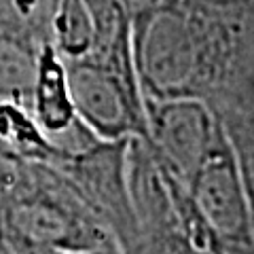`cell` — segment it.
<instances>
[{"label":"cell","instance_id":"obj_1","mask_svg":"<svg viewBox=\"0 0 254 254\" xmlns=\"http://www.w3.org/2000/svg\"><path fill=\"white\" fill-rule=\"evenodd\" d=\"M252 11L254 0H161L131 17L142 95L212 102L237 64Z\"/></svg>","mask_w":254,"mask_h":254},{"label":"cell","instance_id":"obj_2","mask_svg":"<svg viewBox=\"0 0 254 254\" xmlns=\"http://www.w3.org/2000/svg\"><path fill=\"white\" fill-rule=\"evenodd\" d=\"M0 237L13 252L91 250L121 254L81 193L51 163L0 157Z\"/></svg>","mask_w":254,"mask_h":254},{"label":"cell","instance_id":"obj_3","mask_svg":"<svg viewBox=\"0 0 254 254\" xmlns=\"http://www.w3.org/2000/svg\"><path fill=\"white\" fill-rule=\"evenodd\" d=\"M70 93L78 119L102 140H148L144 95L136 70L100 60L66 64Z\"/></svg>","mask_w":254,"mask_h":254},{"label":"cell","instance_id":"obj_4","mask_svg":"<svg viewBox=\"0 0 254 254\" xmlns=\"http://www.w3.org/2000/svg\"><path fill=\"white\" fill-rule=\"evenodd\" d=\"M129 140L95 138L83 148L55 153L51 161V165L72 182L91 212L110 231L121 254L136 235L125 178V155Z\"/></svg>","mask_w":254,"mask_h":254},{"label":"cell","instance_id":"obj_5","mask_svg":"<svg viewBox=\"0 0 254 254\" xmlns=\"http://www.w3.org/2000/svg\"><path fill=\"white\" fill-rule=\"evenodd\" d=\"M185 187L227 252L254 244L248 197L227 131L214 142Z\"/></svg>","mask_w":254,"mask_h":254},{"label":"cell","instance_id":"obj_6","mask_svg":"<svg viewBox=\"0 0 254 254\" xmlns=\"http://www.w3.org/2000/svg\"><path fill=\"white\" fill-rule=\"evenodd\" d=\"M148 142L155 155L182 185L199 168L225 125L203 100H148L144 98Z\"/></svg>","mask_w":254,"mask_h":254},{"label":"cell","instance_id":"obj_7","mask_svg":"<svg viewBox=\"0 0 254 254\" xmlns=\"http://www.w3.org/2000/svg\"><path fill=\"white\" fill-rule=\"evenodd\" d=\"M208 104L225 125L235 150L254 231V21L248 26L240 58L227 85Z\"/></svg>","mask_w":254,"mask_h":254},{"label":"cell","instance_id":"obj_8","mask_svg":"<svg viewBox=\"0 0 254 254\" xmlns=\"http://www.w3.org/2000/svg\"><path fill=\"white\" fill-rule=\"evenodd\" d=\"M30 113L49 138L66 131L78 119L70 93L66 64L51 43H45L38 55V68L30 95Z\"/></svg>","mask_w":254,"mask_h":254},{"label":"cell","instance_id":"obj_9","mask_svg":"<svg viewBox=\"0 0 254 254\" xmlns=\"http://www.w3.org/2000/svg\"><path fill=\"white\" fill-rule=\"evenodd\" d=\"M45 43L30 32L0 30V102H15L30 110L38 55Z\"/></svg>","mask_w":254,"mask_h":254},{"label":"cell","instance_id":"obj_10","mask_svg":"<svg viewBox=\"0 0 254 254\" xmlns=\"http://www.w3.org/2000/svg\"><path fill=\"white\" fill-rule=\"evenodd\" d=\"M0 157L51 163L55 146L32 113L15 102H0Z\"/></svg>","mask_w":254,"mask_h":254},{"label":"cell","instance_id":"obj_11","mask_svg":"<svg viewBox=\"0 0 254 254\" xmlns=\"http://www.w3.org/2000/svg\"><path fill=\"white\" fill-rule=\"evenodd\" d=\"M13 254H106V252H91V250H21Z\"/></svg>","mask_w":254,"mask_h":254},{"label":"cell","instance_id":"obj_12","mask_svg":"<svg viewBox=\"0 0 254 254\" xmlns=\"http://www.w3.org/2000/svg\"><path fill=\"white\" fill-rule=\"evenodd\" d=\"M229 254H254V244L248 246V248H235V250H229Z\"/></svg>","mask_w":254,"mask_h":254},{"label":"cell","instance_id":"obj_13","mask_svg":"<svg viewBox=\"0 0 254 254\" xmlns=\"http://www.w3.org/2000/svg\"><path fill=\"white\" fill-rule=\"evenodd\" d=\"M0 254H13V250H11L6 244H4L2 237H0Z\"/></svg>","mask_w":254,"mask_h":254}]
</instances>
